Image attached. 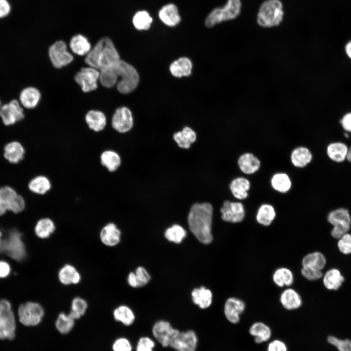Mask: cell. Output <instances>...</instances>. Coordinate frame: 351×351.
Here are the masks:
<instances>
[{
	"label": "cell",
	"mask_w": 351,
	"mask_h": 351,
	"mask_svg": "<svg viewBox=\"0 0 351 351\" xmlns=\"http://www.w3.org/2000/svg\"><path fill=\"white\" fill-rule=\"evenodd\" d=\"M213 208L209 203H195L188 216L189 227L200 242L208 244L213 240L211 232Z\"/></svg>",
	"instance_id": "cell-1"
},
{
	"label": "cell",
	"mask_w": 351,
	"mask_h": 351,
	"mask_svg": "<svg viewBox=\"0 0 351 351\" xmlns=\"http://www.w3.org/2000/svg\"><path fill=\"white\" fill-rule=\"evenodd\" d=\"M349 148L342 142L331 143L327 147V154L333 161L340 162L346 159Z\"/></svg>",
	"instance_id": "cell-38"
},
{
	"label": "cell",
	"mask_w": 351,
	"mask_h": 351,
	"mask_svg": "<svg viewBox=\"0 0 351 351\" xmlns=\"http://www.w3.org/2000/svg\"><path fill=\"white\" fill-rule=\"evenodd\" d=\"M0 252H4L17 261L23 259L26 255L25 246L18 231H12L8 238L1 241Z\"/></svg>",
	"instance_id": "cell-8"
},
{
	"label": "cell",
	"mask_w": 351,
	"mask_h": 351,
	"mask_svg": "<svg viewBox=\"0 0 351 351\" xmlns=\"http://www.w3.org/2000/svg\"><path fill=\"white\" fill-rule=\"evenodd\" d=\"M70 47L74 53L79 56L87 55L91 50V45L88 39L80 34L72 38Z\"/></svg>",
	"instance_id": "cell-28"
},
{
	"label": "cell",
	"mask_w": 351,
	"mask_h": 351,
	"mask_svg": "<svg viewBox=\"0 0 351 351\" xmlns=\"http://www.w3.org/2000/svg\"><path fill=\"white\" fill-rule=\"evenodd\" d=\"M158 16L164 24L170 27L176 26L181 21L177 7L173 3L162 6L158 12Z\"/></svg>",
	"instance_id": "cell-19"
},
{
	"label": "cell",
	"mask_w": 351,
	"mask_h": 351,
	"mask_svg": "<svg viewBox=\"0 0 351 351\" xmlns=\"http://www.w3.org/2000/svg\"><path fill=\"white\" fill-rule=\"evenodd\" d=\"M10 267L9 264L3 261H0V277H6L9 273Z\"/></svg>",
	"instance_id": "cell-57"
},
{
	"label": "cell",
	"mask_w": 351,
	"mask_h": 351,
	"mask_svg": "<svg viewBox=\"0 0 351 351\" xmlns=\"http://www.w3.org/2000/svg\"><path fill=\"white\" fill-rule=\"evenodd\" d=\"M246 309L245 302L241 299L231 297L227 299L224 308V312L227 319L232 324H237L240 315Z\"/></svg>",
	"instance_id": "cell-17"
},
{
	"label": "cell",
	"mask_w": 351,
	"mask_h": 351,
	"mask_svg": "<svg viewBox=\"0 0 351 351\" xmlns=\"http://www.w3.org/2000/svg\"><path fill=\"white\" fill-rule=\"evenodd\" d=\"M55 223L51 219L44 218L38 221L35 231L39 237L46 238L55 231Z\"/></svg>",
	"instance_id": "cell-42"
},
{
	"label": "cell",
	"mask_w": 351,
	"mask_h": 351,
	"mask_svg": "<svg viewBox=\"0 0 351 351\" xmlns=\"http://www.w3.org/2000/svg\"><path fill=\"white\" fill-rule=\"evenodd\" d=\"M155 342L148 337H141L137 344L136 351H153Z\"/></svg>",
	"instance_id": "cell-53"
},
{
	"label": "cell",
	"mask_w": 351,
	"mask_h": 351,
	"mask_svg": "<svg viewBox=\"0 0 351 351\" xmlns=\"http://www.w3.org/2000/svg\"><path fill=\"white\" fill-rule=\"evenodd\" d=\"M344 281V276L337 269H332L327 271L323 280L325 287L330 290H338Z\"/></svg>",
	"instance_id": "cell-34"
},
{
	"label": "cell",
	"mask_w": 351,
	"mask_h": 351,
	"mask_svg": "<svg viewBox=\"0 0 351 351\" xmlns=\"http://www.w3.org/2000/svg\"><path fill=\"white\" fill-rule=\"evenodd\" d=\"M75 324V319L69 314L60 313L56 321L55 326L57 330L61 334H66L73 329Z\"/></svg>",
	"instance_id": "cell-45"
},
{
	"label": "cell",
	"mask_w": 351,
	"mask_h": 351,
	"mask_svg": "<svg viewBox=\"0 0 351 351\" xmlns=\"http://www.w3.org/2000/svg\"><path fill=\"white\" fill-rule=\"evenodd\" d=\"M192 296L194 303L201 309L207 308L212 304V293L204 287L195 289L192 292Z\"/></svg>",
	"instance_id": "cell-32"
},
{
	"label": "cell",
	"mask_w": 351,
	"mask_h": 351,
	"mask_svg": "<svg viewBox=\"0 0 351 351\" xmlns=\"http://www.w3.org/2000/svg\"><path fill=\"white\" fill-rule=\"evenodd\" d=\"M29 190L37 194L44 195L51 188L49 179L43 176H39L33 178L28 184Z\"/></svg>",
	"instance_id": "cell-40"
},
{
	"label": "cell",
	"mask_w": 351,
	"mask_h": 351,
	"mask_svg": "<svg viewBox=\"0 0 351 351\" xmlns=\"http://www.w3.org/2000/svg\"><path fill=\"white\" fill-rule=\"evenodd\" d=\"M249 332L254 337V341L257 344L268 341L272 336V331L269 326L260 321L254 323L250 326Z\"/></svg>",
	"instance_id": "cell-22"
},
{
	"label": "cell",
	"mask_w": 351,
	"mask_h": 351,
	"mask_svg": "<svg viewBox=\"0 0 351 351\" xmlns=\"http://www.w3.org/2000/svg\"><path fill=\"white\" fill-rule=\"evenodd\" d=\"M259 159L252 153H246L240 156L238 165L240 170L245 174H253L260 167Z\"/></svg>",
	"instance_id": "cell-21"
},
{
	"label": "cell",
	"mask_w": 351,
	"mask_h": 351,
	"mask_svg": "<svg viewBox=\"0 0 351 351\" xmlns=\"http://www.w3.org/2000/svg\"><path fill=\"white\" fill-rule=\"evenodd\" d=\"M301 273L305 278L310 281L318 280L323 276L322 271L304 267H302Z\"/></svg>",
	"instance_id": "cell-51"
},
{
	"label": "cell",
	"mask_w": 351,
	"mask_h": 351,
	"mask_svg": "<svg viewBox=\"0 0 351 351\" xmlns=\"http://www.w3.org/2000/svg\"><path fill=\"white\" fill-rule=\"evenodd\" d=\"M49 56L53 65L56 68L68 65L74 58L67 51L65 43L62 40L55 42L49 47Z\"/></svg>",
	"instance_id": "cell-11"
},
{
	"label": "cell",
	"mask_w": 351,
	"mask_h": 351,
	"mask_svg": "<svg viewBox=\"0 0 351 351\" xmlns=\"http://www.w3.org/2000/svg\"><path fill=\"white\" fill-rule=\"evenodd\" d=\"M87 308V303L85 300L80 297H76L72 301L69 314L75 320L79 319L85 313Z\"/></svg>",
	"instance_id": "cell-47"
},
{
	"label": "cell",
	"mask_w": 351,
	"mask_h": 351,
	"mask_svg": "<svg viewBox=\"0 0 351 351\" xmlns=\"http://www.w3.org/2000/svg\"><path fill=\"white\" fill-rule=\"evenodd\" d=\"M4 156L11 163H18L24 157V149L22 145L17 141L11 142L4 148Z\"/></svg>",
	"instance_id": "cell-23"
},
{
	"label": "cell",
	"mask_w": 351,
	"mask_h": 351,
	"mask_svg": "<svg viewBox=\"0 0 351 351\" xmlns=\"http://www.w3.org/2000/svg\"><path fill=\"white\" fill-rule=\"evenodd\" d=\"M173 137L179 147L187 149L195 141L196 136L191 128L185 127L182 131L175 133Z\"/></svg>",
	"instance_id": "cell-37"
},
{
	"label": "cell",
	"mask_w": 351,
	"mask_h": 351,
	"mask_svg": "<svg viewBox=\"0 0 351 351\" xmlns=\"http://www.w3.org/2000/svg\"><path fill=\"white\" fill-rule=\"evenodd\" d=\"M41 95L36 88L29 87L24 89L20 93V99L21 104L25 108L32 109L39 103Z\"/></svg>",
	"instance_id": "cell-24"
},
{
	"label": "cell",
	"mask_w": 351,
	"mask_h": 351,
	"mask_svg": "<svg viewBox=\"0 0 351 351\" xmlns=\"http://www.w3.org/2000/svg\"><path fill=\"white\" fill-rule=\"evenodd\" d=\"M340 122L347 133H351V111L345 113L340 119Z\"/></svg>",
	"instance_id": "cell-55"
},
{
	"label": "cell",
	"mask_w": 351,
	"mask_h": 351,
	"mask_svg": "<svg viewBox=\"0 0 351 351\" xmlns=\"http://www.w3.org/2000/svg\"><path fill=\"white\" fill-rule=\"evenodd\" d=\"M112 126L119 133L130 131L133 126V118L130 110L124 106L117 109L112 118Z\"/></svg>",
	"instance_id": "cell-15"
},
{
	"label": "cell",
	"mask_w": 351,
	"mask_h": 351,
	"mask_svg": "<svg viewBox=\"0 0 351 351\" xmlns=\"http://www.w3.org/2000/svg\"><path fill=\"white\" fill-rule=\"evenodd\" d=\"M337 246L342 253L351 254V234L347 233L343 235L339 238Z\"/></svg>",
	"instance_id": "cell-49"
},
{
	"label": "cell",
	"mask_w": 351,
	"mask_h": 351,
	"mask_svg": "<svg viewBox=\"0 0 351 351\" xmlns=\"http://www.w3.org/2000/svg\"><path fill=\"white\" fill-rule=\"evenodd\" d=\"M344 50L347 57L351 60V39L346 43Z\"/></svg>",
	"instance_id": "cell-59"
},
{
	"label": "cell",
	"mask_w": 351,
	"mask_h": 351,
	"mask_svg": "<svg viewBox=\"0 0 351 351\" xmlns=\"http://www.w3.org/2000/svg\"><path fill=\"white\" fill-rule=\"evenodd\" d=\"M121 233L113 223H109L104 226L100 233L102 242L108 246H114L120 240Z\"/></svg>",
	"instance_id": "cell-20"
},
{
	"label": "cell",
	"mask_w": 351,
	"mask_h": 351,
	"mask_svg": "<svg viewBox=\"0 0 351 351\" xmlns=\"http://www.w3.org/2000/svg\"><path fill=\"white\" fill-rule=\"evenodd\" d=\"M192 63L187 58H181L174 61L170 67L171 74L177 78L188 76L191 74Z\"/></svg>",
	"instance_id": "cell-30"
},
{
	"label": "cell",
	"mask_w": 351,
	"mask_h": 351,
	"mask_svg": "<svg viewBox=\"0 0 351 351\" xmlns=\"http://www.w3.org/2000/svg\"><path fill=\"white\" fill-rule=\"evenodd\" d=\"M113 351H132V347L129 340L124 337L117 339L112 346Z\"/></svg>",
	"instance_id": "cell-52"
},
{
	"label": "cell",
	"mask_w": 351,
	"mask_h": 351,
	"mask_svg": "<svg viewBox=\"0 0 351 351\" xmlns=\"http://www.w3.org/2000/svg\"><path fill=\"white\" fill-rule=\"evenodd\" d=\"M99 75L100 71L95 68L84 67L76 74L75 80L83 92H89L97 88Z\"/></svg>",
	"instance_id": "cell-12"
},
{
	"label": "cell",
	"mask_w": 351,
	"mask_h": 351,
	"mask_svg": "<svg viewBox=\"0 0 351 351\" xmlns=\"http://www.w3.org/2000/svg\"><path fill=\"white\" fill-rule=\"evenodd\" d=\"M250 186V182L248 179L239 177L232 181L230 185V189L234 197L238 199H244L248 196V191Z\"/></svg>",
	"instance_id": "cell-25"
},
{
	"label": "cell",
	"mask_w": 351,
	"mask_h": 351,
	"mask_svg": "<svg viewBox=\"0 0 351 351\" xmlns=\"http://www.w3.org/2000/svg\"><path fill=\"white\" fill-rule=\"evenodd\" d=\"M271 183L272 187L275 191L281 193L287 192L292 186V182L289 176L284 173L274 174L271 179Z\"/></svg>",
	"instance_id": "cell-41"
},
{
	"label": "cell",
	"mask_w": 351,
	"mask_h": 351,
	"mask_svg": "<svg viewBox=\"0 0 351 351\" xmlns=\"http://www.w3.org/2000/svg\"><path fill=\"white\" fill-rule=\"evenodd\" d=\"M272 279L275 285L278 287H290L294 282V275L290 269L283 267L274 271Z\"/></svg>",
	"instance_id": "cell-26"
},
{
	"label": "cell",
	"mask_w": 351,
	"mask_h": 351,
	"mask_svg": "<svg viewBox=\"0 0 351 351\" xmlns=\"http://www.w3.org/2000/svg\"><path fill=\"white\" fill-rule=\"evenodd\" d=\"M283 6L279 0H267L261 5L257 14V22L264 27L277 26L283 17Z\"/></svg>",
	"instance_id": "cell-4"
},
{
	"label": "cell",
	"mask_w": 351,
	"mask_h": 351,
	"mask_svg": "<svg viewBox=\"0 0 351 351\" xmlns=\"http://www.w3.org/2000/svg\"><path fill=\"white\" fill-rule=\"evenodd\" d=\"M267 351H288V348L282 340L274 339L268 344Z\"/></svg>",
	"instance_id": "cell-54"
},
{
	"label": "cell",
	"mask_w": 351,
	"mask_h": 351,
	"mask_svg": "<svg viewBox=\"0 0 351 351\" xmlns=\"http://www.w3.org/2000/svg\"><path fill=\"white\" fill-rule=\"evenodd\" d=\"M113 315L116 321L121 322L125 326L132 325L135 318L133 311L129 307L124 305L115 309Z\"/></svg>",
	"instance_id": "cell-43"
},
{
	"label": "cell",
	"mask_w": 351,
	"mask_h": 351,
	"mask_svg": "<svg viewBox=\"0 0 351 351\" xmlns=\"http://www.w3.org/2000/svg\"><path fill=\"white\" fill-rule=\"evenodd\" d=\"M117 62L99 71V81L104 87L111 88L117 84L118 81L116 67Z\"/></svg>",
	"instance_id": "cell-35"
},
{
	"label": "cell",
	"mask_w": 351,
	"mask_h": 351,
	"mask_svg": "<svg viewBox=\"0 0 351 351\" xmlns=\"http://www.w3.org/2000/svg\"><path fill=\"white\" fill-rule=\"evenodd\" d=\"M328 342L335 347L338 351H351V340L339 339L331 335L328 337Z\"/></svg>",
	"instance_id": "cell-48"
},
{
	"label": "cell",
	"mask_w": 351,
	"mask_h": 351,
	"mask_svg": "<svg viewBox=\"0 0 351 351\" xmlns=\"http://www.w3.org/2000/svg\"><path fill=\"white\" fill-rule=\"evenodd\" d=\"M346 159L348 161L351 162V147L349 148Z\"/></svg>",
	"instance_id": "cell-60"
},
{
	"label": "cell",
	"mask_w": 351,
	"mask_h": 351,
	"mask_svg": "<svg viewBox=\"0 0 351 351\" xmlns=\"http://www.w3.org/2000/svg\"><path fill=\"white\" fill-rule=\"evenodd\" d=\"M1 107V101H0V109Z\"/></svg>",
	"instance_id": "cell-62"
},
{
	"label": "cell",
	"mask_w": 351,
	"mask_h": 351,
	"mask_svg": "<svg viewBox=\"0 0 351 351\" xmlns=\"http://www.w3.org/2000/svg\"><path fill=\"white\" fill-rule=\"evenodd\" d=\"M58 278L63 284H76L80 281V276L74 267L70 265H66L60 270Z\"/></svg>",
	"instance_id": "cell-39"
},
{
	"label": "cell",
	"mask_w": 351,
	"mask_h": 351,
	"mask_svg": "<svg viewBox=\"0 0 351 351\" xmlns=\"http://www.w3.org/2000/svg\"><path fill=\"white\" fill-rule=\"evenodd\" d=\"M327 219L333 226L331 235L335 238H340L350 229L351 218L349 211L345 208H341L331 212Z\"/></svg>",
	"instance_id": "cell-7"
},
{
	"label": "cell",
	"mask_w": 351,
	"mask_h": 351,
	"mask_svg": "<svg viewBox=\"0 0 351 351\" xmlns=\"http://www.w3.org/2000/svg\"><path fill=\"white\" fill-rule=\"evenodd\" d=\"M326 260L324 255L319 252H314L305 255L301 262L302 267L322 271L325 267Z\"/></svg>",
	"instance_id": "cell-31"
},
{
	"label": "cell",
	"mask_w": 351,
	"mask_h": 351,
	"mask_svg": "<svg viewBox=\"0 0 351 351\" xmlns=\"http://www.w3.org/2000/svg\"><path fill=\"white\" fill-rule=\"evenodd\" d=\"M119 55L112 40L107 37L100 39L86 55L85 63L100 71L120 59Z\"/></svg>",
	"instance_id": "cell-2"
},
{
	"label": "cell",
	"mask_w": 351,
	"mask_h": 351,
	"mask_svg": "<svg viewBox=\"0 0 351 351\" xmlns=\"http://www.w3.org/2000/svg\"><path fill=\"white\" fill-rule=\"evenodd\" d=\"M116 66L118 91L122 94L132 92L139 82V78L137 71L134 66L120 59L117 62Z\"/></svg>",
	"instance_id": "cell-3"
},
{
	"label": "cell",
	"mask_w": 351,
	"mask_h": 351,
	"mask_svg": "<svg viewBox=\"0 0 351 351\" xmlns=\"http://www.w3.org/2000/svg\"><path fill=\"white\" fill-rule=\"evenodd\" d=\"M186 230L182 226L175 224L166 230L164 236L171 242L180 243L186 237Z\"/></svg>",
	"instance_id": "cell-46"
},
{
	"label": "cell",
	"mask_w": 351,
	"mask_h": 351,
	"mask_svg": "<svg viewBox=\"0 0 351 351\" xmlns=\"http://www.w3.org/2000/svg\"><path fill=\"white\" fill-rule=\"evenodd\" d=\"M241 3L240 0H228L222 7L213 9L206 18L205 24L208 27H212L223 21L235 19L239 14Z\"/></svg>",
	"instance_id": "cell-5"
},
{
	"label": "cell",
	"mask_w": 351,
	"mask_h": 351,
	"mask_svg": "<svg viewBox=\"0 0 351 351\" xmlns=\"http://www.w3.org/2000/svg\"><path fill=\"white\" fill-rule=\"evenodd\" d=\"M221 218L223 220L233 223L243 221L245 216V211L243 204L239 202L226 200L220 209Z\"/></svg>",
	"instance_id": "cell-13"
},
{
	"label": "cell",
	"mask_w": 351,
	"mask_h": 351,
	"mask_svg": "<svg viewBox=\"0 0 351 351\" xmlns=\"http://www.w3.org/2000/svg\"><path fill=\"white\" fill-rule=\"evenodd\" d=\"M0 116L4 124L8 126L22 120L24 115L18 101L14 99L1 107Z\"/></svg>",
	"instance_id": "cell-14"
},
{
	"label": "cell",
	"mask_w": 351,
	"mask_h": 351,
	"mask_svg": "<svg viewBox=\"0 0 351 351\" xmlns=\"http://www.w3.org/2000/svg\"><path fill=\"white\" fill-rule=\"evenodd\" d=\"M137 282V287H141L146 285L149 281L151 276L147 271L142 267H138L135 273Z\"/></svg>",
	"instance_id": "cell-50"
},
{
	"label": "cell",
	"mask_w": 351,
	"mask_h": 351,
	"mask_svg": "<svg viewBox=\"0 0 351 351\" xmlns=\"http://www.w3.org/2000/svg\"><path fill=\"white\" fill-rule=\"evenodd\" d=\"M128 283L132 287H137V282L136 275L134 273H130L128 277Z\"/></svg>",
	"instance_id": "cell-58"
},
{
	"label": "cell",
	"mask_w": 351,
	"mask_h": 351,
	"mask_svg": "<svg viewBox=\"0 0 351 351\" xmlns=\"http://www.w3.org/2000/svg\"><path fill=\"white\" fill-rule=\"evenodd\" d=\"M101 164L109 172L116 171L121 164V158L116 152L108 150L103 152L100 156Z\"/></svg>",
	"instance_id": "cell-33"
},
{
	"label": "cell",
	"mask_w": 351,
	"mask_h": 351,
	"mask_svg": "<svg viewBox=\"0 0 351 351\" xmlns=\"http://www.w3.org/2000/svg\"><path fill=\"white\" fill-rule=\"evenodd\" d=\"M16 322L10 303L0 300V339L12 340L15 336Z\"/></svg>",
	"instance_id": "cell-6"
},
{
	"label": "cell",
	"mask_w": 351,
	"mask_h": 351,
	"mask_svg": "<svg viewBox=\"0 0 351 351\" xmlns=\"http://www.w3.org/2000/svg\"><path fill=\"white\" fill-rule=\"evenodd\" d=\"M276 216L275 210L269 204H263L258 209L256 214V220L258 223L264 226H270Z\"/></svg>",
	"instance_id": "cell-36"
},
{
	"label": "cell",
	"mask_w": 351,
	"mask_h": 351,
	"mask_svg": "<svg viewBox=\"0 0 351 351\" xmlns=\"http://www.w3.org/2000/svg\"><path fill=\"white\" fill-rule=\"evenodd\" d=\"M1 235H2L1 233V232L0 231V244L1 241Z\"/></svg>",
	"instance_id": "cell-61"
},
{
	"label": "cell",
	"mask_w": 351,
	"mask_h": 351,
	"mask_svg": "<svg viewBox=\"0 0 351 351\" xmlns=\"http://www.w3.org/2000/svg\"><path fill=\"white\" fill-rule=\"evenodd\" d=\"M44 314L42 307L35 302H27L20 305L18 309L19 320L26 326H35L39 324Z\"/></svg>",
	"instance_id": "cell-9"
},
{
	"label": "cell",
	"mask_w": 351,
	"mask_h": 351,
	"mask_svg": "<svg viewBox=\"0 0 351 351\" xmlns=\"http://www.w3.org/2000/svg\"><path fill=\"white\" fill-rule=\"evenodd\" d=\"M179 332L173 328L169 322L163 320L156 322L152 328L154 337L163 347L170 346Z\"/></svg>",
	"instance_id": "cell-10"
},
{
	"label": "cell",
	"mask_w": 351,
	"mask_h": 351,
	"mask_svg": "<svg viewBox=\"0 0 351 351\" xmlns=\"http://www.w3.org/2000/svg\"><path fill=\"white\" fill-rule=\"evenodd\" d=\"M279 301L282 307L288 311L297 310L302 305L300 294L295 290L291 288H288L282 292Z\"/></svg>",
	"instance_id": "cell-18"
},
{
	"label": "cell",
	"mask_w": 351,
	"mask_h": 351,
	"mask_svg": "<svg viewBox=\"0 0 351 351\" xmlns=\"http://www.w3.org/2000/svg\"><path fill=\"white\" fill-rule=\"evenodd\" d=\"M11 10V6L7 0H0V19L9 15Z\"/></svg>",
	"instance_id": "cell-56"
},
{
	"label": "cell",
	"mask_w": 351,
	"mask_h": 351,
	"mask_svg": "<svg viewBox=\"0 0 351 351\" xmlns=\"http://www.w3.org/2000/svg\"><path fill=\"white\" fill-rule=\"evenodd\" d=\"M197 337L193 330L179 332L170 344V347L176 351H195Z\"/></svg>",
	"instance_id": "cell-16"
},
{
	"label": "cell",
	"mask_w": 351,
	"mask_h": 351,
	"mask_svg": "<svg viewBox=\"0 0 351 351\" xmlns=\"http://www.w3.org/2000/svg\"><path fill=\"white\" fill-rule=\"evenodd\" d=\"M312 157V154L308 148L298 147L295 148L292 152L291 160L295 167L302 168L311 161Z\"/></svg>",
	"instance_id": "cell-29"
},
{
	"label": "cell",
	"mask_w": 351,
	"mask_h": 351,
	"mask_svg": "<svg viewBox=\"0 0 351 351\" xmlns=\"http://www.w3.org/2000/svg\"><path fill=\"white\" fill-rule=\"evenodd\" d=\"M85 121L89 128L95 132L102 131L106 124L105 116L98 110L89 111L85 116Z\"/></svg>",
	"instance_id": "cell-27"
},
{
	"label": "cell",
	"mask_w": 351,
	"mask_h": 351,
	"mask_svg": "<svg viewBox=\"0 0 351 351\" xmlns=\"http://www.w3.org/2000/svg\"><path fill=\"white\" fill-rule=\"evenodd\" d=\"M132 21L134 26L136 29L147 30L151 27L153 18L147 11L141 10L134 15Z\"/></svg>",
	"instance_id": "cell-44"
}]
</instances>
